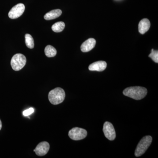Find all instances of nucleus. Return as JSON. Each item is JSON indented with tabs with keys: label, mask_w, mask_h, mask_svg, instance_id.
<instances>
[{
	"label": "nucleus",
	"mask_w": 158,
	"mask_h": 158,
	"mask_svg": "<svg viewBox=\"0 0 158 158\" xmlns=\"http://www.w3.org/2000/svg\"><path fill=\"white\" fill-rule=\"evenodd\" d=\"M65 97V91L62 88H57L50 91L48 99L51 104L59 105L64 101Z\"/></svg>",
	"instance_id": "obj_2"
},
{
	"label": "nucleus",
	"mask_w": 158,
	"mask_h": 158,
	"mask_svg": "<svg viewBox=\"0 0 158 158\" xmlns=\"http://www.w3.org/2000/svg\"><path fill=\"white\" fill-rule=\"evenodd\" d=\"M69 136L71 139L75 141L82 140L87 136L86 130L79 127H74L69 131Z\"/></svg>",
	"instance_id": "obj_5"
},
{
	"label": "nucleus",
	"mask_w": 158,
	"mask_h": 158,
	"mask_svg": "<svg viewBox=\"0 0 158 158\" xmlns=\"http://www.w3.org/2000/svg\"><path fill=\"white\" fill-rule=\"evenodd\" d=\"M62 14V11L60 9H54L47 13L44 15V19L47 20L55 19L59 17Z\"/></svg>",
	"instance_id": "obj_12"
},
{
	"label": "nucleus",
	"mask_w": 158,
	"mask_h": 158,
	"mask_svg": "<svg viewBox=\"0 0 158 158\" xmlns=\"http://www.w3.org/2000/svg\"><path fill=\"white\" fill-rule=\"evenodd\" d=\"M96 41L94 38H89L85 41L81 45V50L83 52L91 51L95 47Z\"/></svg>",
	"instance_id": "obj_9"
},
{
	"label": "nucleus",
	"mask_w": 158,
	"mask_h": 158,
	"mask_svg": "<svg viewBox=\"0 0 158 158\" xmlns=\"http://www.w3.org/2000/svg\"><path fill=\"white\" fill-rule=\"evenodd\" d=\"M107 67L106 62L105 61H99L94 62L90 64L88 67L90 71H96L102 72L106 69Z\"/></svg>",
	"instance_id": "obj_10"
},
{
	"label": "nucleus",
	"mask_w": 158,
	"mask_h": 158,
	"mask_svg": "<svg viewBox=\"0 0 158 158\" xmlns=\"http://www.w3.org/2000/svg\"><path fill=\"white\" fill-rule=\"evenodd\" d=\"M123 94L125 96L137 100L142 99L147 95V90L144 87L135 86L124 89Z\"/></svg>",
	"instance_id": "obj_1"
},
{
	"label": "nucleus",
	"mask_w": 158,
	"mask_h": 158,
	"mask_svg": "<svg viewBox=\"0 0 158 158\" xmlns=\"http://www.w3.org/2000/svg\"><path fill=\"white\" fill-rule=\"evenodd\" d=\"M27 63V59L24 55L20 53L15 54L11 59V65L12 69L15 71L20 70L22 69Z\"/></svg>",
	"instance_id": "obj_4"
},
{
	"label": "nucleus",
	"mask_w": 158,
	"mask_h": 158,
	"mask_svg": "<svg viewBox=\"0 0 158 158\" xmlns=\"http://www.w3.org/2000/svg\"><path fill=\"white\" fill-rule=\"evenodd\" d=\"M106 138L110 141H113L116 138V132L113 124L109 122H106L103 125V129Z\"/></svg>",
	"instance_id": "obj_7"
},
{
	"label": "nucleus",
	"mask_w": 158,
	"mask_h": 158,
	"mask_svg": "<svg viewBox=\"0 0 158 158\" xmlns=\"http://www.w3.org/2000/svg\"><path fill=\"white\" fill-rule=\"evenodd\" d=\"M50 148L49 144L46 141H43L40 143L35 148V153L37 155L42 156L47 154Z\"/></svg>",
	"instance_id": "obj_8"
},
{
	"label": "nucleus",
	"mask_w": 158,
	"mask_h": 158,
	"mask_svg": "<svg viewBox=\"0 0 158 158\" xmlns=\"http://www.w3.org/2000/svg\"><path fill=\"white\" fill-rule=\"evenodd\" d=\"M2 128V123L1 121V119H0V130H1Z\"/></svg>",
	"instance_id": "obj_18"
},
{
	"label": "nucleus",
	"mask_w": 158,
	"mask_h": 158,
	"mask_svg": "<svg viewBox=\"0 0 158 158\" xmlns=\"http://www.w3.org/2000/svg\"><path fill=\"white\" fill-rule=\"evenodd\" d=\"M25 43L26 45L28 48L32 49L34 46V40L31 34H27L25 35Z\"/></svg>",
	"instance_id": "obj_15"
},
{
	"label": "nucleus",
	"mask_w": 158,
	"mask_h": 158,
	"mask_svg": "<svg viewBox=\"0 0 158 158\" xmlns=\"http://www.w3.org/2000/svg\"><path fill=\"white\" fill-rule=\"evenodd\" d=\"M148 57L151 58L154 62L156 63H158V51L157 50H154L153 49H152L151 52L148 56Z\"/></svg>",
	"instance_id": "obj_16"
},
{
	"label": "nucleus",
	"mask_w": 158,
	"mask_h": 158,
	"mask_svg": "<svg viewBox=\"0 0 158 158\" xmlns=\"http://www.w3.org/2000/svg\"><path fill=\"white\" fill-rule=\"evenodd\" d=\"M34 112V109L33 108H30L27 110H25L23 112V115L24 116H28L31 115L32 113Z\"/></svg>",
	"instance_id": "obj_17"
},
{
	"label": "nucleus",
	"mask_w": 158,
	"mask_h": 158,
	"mask_svg": "<svg viewBox=\"0 0 158 158\" xmlns=\"http://www.w3.org/2000/svg\"><path fill=\"white\" fill-rule=\"evenodd\" d=\"M150 22L147 19H143L140 21L138 24V31L141 34H144L149 30Z\"/></svg>",
	"instance_id": "obj_11"
},
{
	"label": "nucleus",
	"mask_w": 158,
	"mask_h": 158,
	"mask_svg": "<svg viewBox=\"0 0 158 158\" xmlns=\"http://www.w3.org/2000/svg\"><path fill=\"white\" fill-rule=\"evenodd\" d=\"M65 24L63 22H58L55 23L52 27V30L56 33L62 32L65 28Z\"/></svg>",
	"instance_id": "obj_14"
},
{
	"label": "nucleus",
	"mask_w": 158,
	"mask_h": 158,
	"mask_svg": "<svg viewBox=\"0 0 158 158\" xmlns=\"http://www.w3.org/2000/svg\"><path fill=\"white\" fill-rule=\"evenodd\" d=\"M25 7L22 3L18 4L14 6L9 11V16L11 19H15L22 15L25 11Z\"/></svg>",
	"instance_id": "obj_6"
},
{
	"label": "nucleus",
	"mask_w": 158,
	"mask_h": 158,
	"mask_svg": "<svg viewBox=\"0 0 158 158\" xmlns=\"http://www.w3.org/2000/svg\"><path fill=\"white\" fill-rule=\"evenodd\" d=\"M152 139V137L150 136H145L141 139L135 151V154L136 157L140 156L145 153L151 144Z\"/></svg>",
	"instance_id": "obj_3"
},
{
	"label": "nucleus",
	"mask_w": 158,
	"mask_h": 158,
	"mask_svg": "<svg viewBox=\"0 0 158 158\" xmlns=\"http://www.w3.org/2000/svg\"><path fill=\"white\" fill-rule=\"evenodd\" d=\"M46 56L49 58L55 57L56 55L57 51L56 49L51 45H48L44 49Z\"/></svg>",
	"instance_id": "obj_13"
}]
</instances>
